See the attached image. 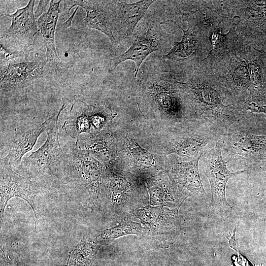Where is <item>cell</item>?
Listing matches in <instances>:
<instances>
[{"instance_id": "6da1fadb", "label": "cell", "mask_w": 266, "mask_h": 266, "mask_svg": "<svg viewBox=\"0 0 266 266\" xmlns=\"http://www.w3.org/2000/svg\"><path fill=\"white\" fill-rule=\"evenodd\" d=\"M193 120L210 123L224 131L244 116L237 102L224 87L195 76L178 81Z\"/></svg>"}, {"instance_id": "7a4b0ae2", "label": "cell", "mask_w": 266, "mask_h": 266, "mask_svg": "<svg viewBox=\"0 0 266 266\" xmlns=\"http://www.w3.org/2000/svg\"><path fill=\"white\" fill-rule=\"evenodd\" d=\"M138 102L143 110L160 117L171 129L193 120L177 80L161 64L146 72L137 83Z\"/></svg>"}, {"instance_id": "3957f363", "label": "cell", "mask_w": 266, "mask_h": 266, "mask_svg": "<svg viewBox=\"0 0 266 266\" xmlns=\"http://www.w3.org/2000/svg\"><path fill=\"white\" fill-rule=\"evenodd\" d=\"M65 107L63 103L57 116L51 118L45 142L24 159L15 170L19 173L40 183L41 180L50 179L66 182L65 170L67 154L63 151L59 142L58 125L59 115Z\"/></svg>"}, {"instance_id": "277c9868", "label": "cell", "mask_w": 266, "mask_h": 266, "mask_svg": "<svg viewBox=\"0 0 266 266\" xmlns=\"http://www.w3.org/2000/svg\"><path fill=\"white\" fill-rule=\"evenodd\" d=\"M104 165L102 185L104 203L108 207L129 216L144 206L148 200L144 180L120 169L118 163Z\"/></svg>"}, {"instance_id": "5b68a950", "label": "cell", "mask_w": 266, "mask_h": 266, "mask_svg": "<svg viewBox=\"0 0 266 266\" xmlns=\"http://www.w3.org/2000/svg\"><path fill=\"white\" fill-rule=\"evenodd\" d=\"M244 116L227 128L220 140L225 161L250 167L266 163V134L252 133Z\"/></svg>"}, {"instance_id": "8992f818", "label": "cell", "mask_w": 266, "mask_h": 266, "mask_svg": "<svg viewBox=\"0 0 266 266\" xmlns=\"http://www.w3.org/2000/svg\"><path fill=\"white\" fill-rule=\"evenodd\" d=\"M158 13L147 11L134 30L131 46L113 59L114 67L123 62L132 60L135 64L136 77L140 66L150 54L166 50L168 39L164 24L167 21L163 22L161 14Z\"/></svg>"}, {"instance_id": "52a82bcc", "label": "cell", "mask_w": 266, "mask_h": 266, "mask_svg": "<svg viewBox=\"0 0 266 266\" xmlns=\"http://www.w3.org/2000/svg\"><path fill=\"white\" fill-rule=\"evenodd\" d=\"M224 131L200 120H192L171 129L164 154H176L180 161L199 158L209 143L221 138Z\"/></svg>"}, {"instance_id": "ba28073f", "label": "cell", "mask_w": 266, "mask_h": 266, "mask_svg": "<svg viewBox=\"0 0 266 266\" xmlns=\"http://www.w3.org/2000/svg\"><path fill=\"white\" fill-rule=\"evenodd\" d=\"M104 165L84 150L75 148L67 154L66 180L76 181L88 192L91 204L100 207L104 203L102 176Z\"/></svg>"}, {"instance_id": "9c48e42d", "label": "cell", "mask_w": 266, "mask_h": 266, "mask_svg": "<svg viewBox=\"0 0 266 266\" xmlns=\"http://www.w3.org/2000/svg\"><path fill=\"white\" fill-rule=\"evenodd\" d=\"M178 210L166 207L145 205L134 214L144 229L143 236L161 247H168L177 238L181 231Z\"/></svg>"}, {"instance_id": "30bf717a", "label": "cell", "mask_w": 266, "mask_h": 266, "mask_svg": "<svg viewBox=\"0 0 266 266\" xmlns=\"http://www.w3.org/2000/svg\"><path fill=\"white\" fill-rule=\"evenodd\" d=\"M204 174L208 179L211 187L213 206L223 211L232 209L226 198V187L228 180L245 170L233 172L227 166L222 156V144L220 138L215 142L213 148L202 152L200 159Z\"/></svg>"}, {"instance_id": "8fae6325", "label": "cell", "mask_w": 266, "mask_h": 266, "mask_svg": "<svg viewBox=\"0 0 266 266\" xmlns=\"http://www.w3.org/2000/svg\"><path fill=\"white\" fill-rule=\"evenodd\" d=\"M42 195L41 183L20 174L10 167L0 166V220L8 200L13 197H19L30 205L37 221L40 214Z\"/></svg>"}, {"instance_id": "7c38bea8", "label": "cell", "mask_w": 266, "mask_h": 266, "mask_svg": "<svg viewBox=\"0 0 266 266\" xmlns=\"http://www.w3.org/2000/svg\"><path fill=\"white\" fill-rule=\"evenodd\" d=\"M155 1L143 0L130 3L123 0H109L114 18L115 33L118 37L117 47L121 53L131 46L135 28Z\"/></svg>"}, {"instance_id": "4fadbf2b", "label": "cell", "mask_w": 266, "mask_h": 266, "mask_svg": "<svg viewBox=\"0 0 266 266\" xmlns=\"http://www.w3.org/2000/svg\"><path fill=\"white\" fill-rule=\"evenodd\" d=\"M144 180L150 203L179 210L190 196L173 180L168 169Z\"/></svg>"}, {"instance_id": "5bb4252c", "label": "cell", "mask_w": 266, "mask_h": 266, "mask_svg": "<svg viewBox=\"0 0 266 266\" xmlns=\"http://www.w3.org/2000/svg\"><path fill=\"white\" fill-rule=\"evenodd\" d=\"M65 6L69 10L75 6H81L86 11L85 22L91 29L97 30L106 35L111 43L117 47L114 18L111 12L109 0H64Z\"/></svg>"}, {"instance_id": "9a60e30c", "label": "cell", "mask_w": 266, "mask_h": 266, "mask_svg": "<svg viewBox=\"0 0 266 266\" xmlns=\"http://www.w3.org/2000/svg\"><path fill=\"white\" fill-rule=\"evenodd\" d=\"M46 61L40 60L23 61L1 67L0 89L14 91L26 87L41 77Z\"/></svg>"}, {"instance_id": "2e32d148", "label": "cell", "mask_w": 266, "mask_h": 266, "mask_svg": "<svg viewBox=\"0 0 266 266\" xmlns=\"http://www.w3.org/2000/svg\"><path fill=\"white\" fill-rule=\"evenodd\" d=\"M34 2L31 0L27 6L17 9L15 13L3 15L10 17L12 23L1 38L9 39L25 46L33 44L39 33L33 14Z\"/></svg>"}, {"instance_id": "e0dca14e", "label": "cell", "mask_w": 266, "mask_h": 266, "mask_svg": "<svg viewBox=\"0 0 266 266\" xmlns=\"http://www.w3.org/2000/svg\"><path fill=\"white\" fill-rule=\"evenodd\" d=\"M75 148L86 151L103 165L118 162L116 144L108 127L98 133L81 134Z\"/></svg>"}, {"instance_id": "ac0fdd59", "label": "cell", "mask_w": 266, "mask_h": 266, "mask_svg": "<svg viewBox=\"0 0 266 266\" xmlns=\"http://www.w3.org/2000/svg\"><path fill=\"white\" fill-rule=\"evenodd\" d=\"M123 144V155L130 167L129 172L145 179L166 169L158 165L153 154L140 146L133 138L126 136Z\"/></svg>"}, {"instance_id": "d6986e66", "label": "cell", "mask_w": 266, "mask_h": 266, "mask_svg": "<svg viewBox=\"0 0 266 266\" xmlns=\"http://www.w3.org/2000/svg\"><path fill=\"white\" fill-rule=\"evenodd\" d=\"M61 2V0H50L48 10L36 22L46 49L47 65L57 72H62L65 68V64L59 58L55 43V30Z\"/></svg>"}, {"instance_id": "ffe728a7", "label": "cell", "mask_w": 266, "mask_h": 266, "mask_svg": "<svg viewBox=\"0 0 266 266\" xmlns=\"http://www.w3.org/2000/svg\"><path fill=\"white\" fill-rule=\"evenodd\" d=\"M200 156L190 161L175 162L168 169L173 180L190 196H206L199 169Z\"/></svg>"}, {"instance_id": "44dd1931", "label": "cell", "mask_w": 266, "mask_h": 266, "mask_svg": "<svg viewBox=\"0 0 266 266\" xmlns=\"http://www.w3.org/2000/svg\"><path fill=\"white\" fill-rule=\"evenodd\" d=\"M50 120L51 118L16 138L7 155L0 159V166L15 170L22 162L24 155L32 150L40 135L47 131Z\"/></svg>"}, {"instance_id": "7402d4cb", "label": "cell", "mask_w": 266, "mask_h": 266, "mask_svg": "<svg viewBox=\"0 0 266 266\" xmlns=\"http://www.w3.org/2000/svg\"><path fill=\"white\" fill-rule=\"evenodd\" d=\"M74 99L68 116L62 129L71 137L77 139L82 134L91 133L90 113L92 105L86 103L76 96H74Z\"/></svg>"}, {"instance_id": "603a6c76", "label": "cell", "mask_w": 266, "mask_h": 266, "mask_svg": "<svg viewBox=\"0 0 266 266\" xmlns=\"http://www.w3.org/2000/svg\"><path fill=\"white\" fill-rule=\"evenodd\" d=\"M144 233V229L142 225L133 221L129 216L116 226L98 232L91 239L101 246L108 245L122 236L128 234L143 236Z\"/></svg>"}, {"instance_id": "cb8c5ba5", "label": "cell", "mask_w": 266, "mask_h": 266, "mask_svg": "<svg viewBox=\"0 0 266 266\" xmlns=\"http://www.w3.org/2000/svg\"><path fill=\"white\" fill-rule=\"evenodd\" d=\"M188 23L189 27L187 30L181 28L183 32L181 41L174 42L168 53L160 57L162 59L170 60L178 57L185 58L196 51L199 42V30L197 25L192 19L189 20Z\"/></svg>"}, {"instance_id": "d4e9b609", "label": "cell", "mask_w": 266, "mask_h": 266, "mask_svg": "<svg viewBox=\"0 0 266 266\" xmlns=\"http://www.w3.org/2000/svg\"><path fill=\"white\" fill-rule=\"evenodd\" d=\"M100 246L91 239L80 241L69 252L66 266H91Z\"/></svg>"}, {"instance_id": "484cf974", "label": "cell", "mask_w": 266, "mask_h": 266, "mask_svg": "<svg viewBox=\"0 0 266 266\" xmlns=\"http://www.w3.org/2000/svg\"><path fill=\"white\" fill-rule=\"evenodd\" d=\"M246 7L244 8V18L253 22L256 26L264 27L266 30V0L243 1Z\"/></svg>"}, {"instance_id": "4316f807", "label": "cell", "mask_w": 266, "mask_h": 266, "mask_svg": "<svg viewBox=\"0 0 266 266\" xmlns=\"http://www.w3.org/2000/svg\"><path fill=\"white\" fill-rule=\"evenodd\" d=\"M113 117L111 109L105 105H92L90 120L95 131L94 133H98L104 129Z\"/></svg>"}, {"instance_id": "83f0119b", "label": "cell", "mask_w": 266, "mask_h": 266, "mask_svg": "<svg viewBox=\"0 0 266 266\" xmlns=\"http://www.w3.org/2000/svg\"><path fill=\"white\" fill-rule=\"evenodd\" d=\"M229 34H223L220 32H215L212 33L210 36V40L213 46V49L210 51L209 55L212 53H220L221 48L226 46L227 41L228 40Z\"/></svg>"}, {"instance_id": "f1b7e54d", "label": "cell", "mask_w": 266, "mask_h": 266, "mask_svg": "<svg viewBox=\"0 0 266 266\" xmlns=\"http://www.w3.org/2000/svg\"><path fill=\"white\" fill-rule=\"evenodd\" d=\"M50 2V0H39L36 10L35 12L34 17L39 18L42 15L46 12L47 4Z\"/></svg>"}, {"instance_id": "f546056e", "label": "cell", "mask_w": 266, "mask_h": 266, "mask_svg": "<svg viewBox=\"0 0 266 266\" xmlns=\"http://www.w3.org/2000/svg\"><path fill=\"white\" fill-rule=\"evenodd\" d=\"M79 7H77V8L75 9L73 13L70 16V17L66 21V22H65L63 25V27L64 29H66V28H68L69 26H71V22L73 20V17L75 15L76 12L78 8Z\"/></svg>"}]
</instances>
